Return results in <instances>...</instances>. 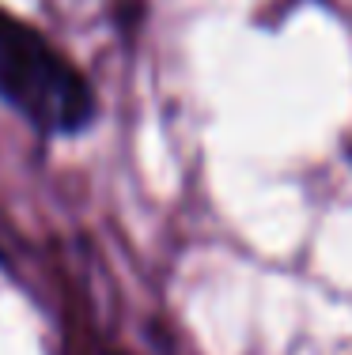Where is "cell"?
<instances>
[{
	"instance_id": "1",
	"label": "cell",
	"mask_w": 352,
	"mask_h": 355,
	"mask_svg": "<svg viewBox=\"0 0 352 355\" xmlns=\"http://www.w3.org/2000/svg\"><path fill=\"white\" fill-rule=\"evenodd\" d=\"M0 98L49 137H72L95 117L83 72L8 8H0Z\"/></svg>"
}]
</instances>
